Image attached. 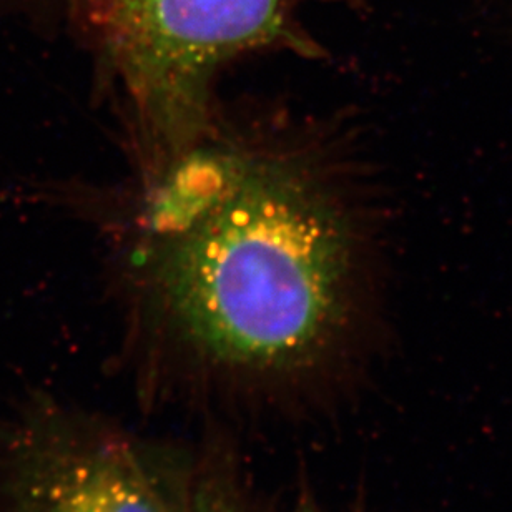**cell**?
<instances>
[{
  "label": "cell",
  "instance_id": "7a4b0ae2",
  "mask_svg": "<svg viewBox=\"0 0 512 512\" xmlns=\"http://www.w3.org/2000/svg\"><path fill=\"white\" fill-rule=\"evenodd\" d=\"M122 109L130 153L180 142L202 124L227 65L263 52L321 50L301 22L323 0H65Z\"/></svg>",
  "mask_w": 512,
  "mask_h": 512
},
{
  "label": "cell",
  "instance_id": "5b68a950",
  "mask_svg": "<svg viewBox=\"0 0 512 512\" xmlns=\"http://www.w3.org/2000/svg\"><path fill=\"white\" fill-rule=\"evenodd\" d=\"M44 0H0V19L5 15L17 14V12H25L34 5H39Z\"/></svg>",
  "mask_w": 512,
  "mask_h": 512
},
{
  "label": "cell",
  "instance_id": "277c9868",
  "mask_svg": "<svg viewBox=\"0 0 512 512\" xmlns=\"http://www.w3.org/2000/svg\"><path fill=\"white\" fill-rule=\"evenodd\" d=\"M178 512H252V509L227 468H210L188 478Z\"/></svg>",
  "mask_w": 512,
  "mask_h": 512
},
{
  "label": "cell",
  "instance_id": "8992f818",
  "mask_svg": "<svg viewBox=\"0 0 512 512\" xmlns=\"http://www.w3.org/2000/svg\"><path fill=\"white\" fill-rule=\"evenodd\" d=\"M293 512H325L323 509L318 508L315 503H311L310 499H305V501H301L298 506H296L295 511Z\"/></svg>",
  "mask_w": 512,
  "mask_h": 512
},
{
  "label": "cell",
  "instance_id": "3957f363",
  "mask_svg": "<svg viewBox=\"0 0 512 512\" xmlns=\"http://www.w3.org/2000/svg\"><path fill=\"white\" fill-rule=\"evenodd\" d=\"M187 483L120 429L44 401L0 443L4 512H178Z\"/></svg>",
  "mask_w": 512,
  "mask_h": 512
},
{
  "label": "cell",
  "instance_id": "6da1fadb",
  "mask_svg": "<svg viewBox=\"0 0 512 512\" xmlns=\"http://www.w3.org/2000/svg\"><path fill=\"white\" fill-rule=\"evenodd\" d=\"M132 158L110 280L148 371L280 391L350 363L366 227L325 122L217 99L180 142Z\"/></svg>",
  "mask_w": 512,
  "mask_h": 512
}]
</instances>
